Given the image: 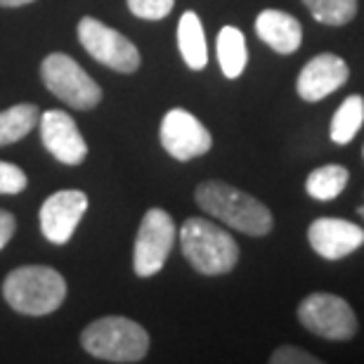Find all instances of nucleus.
<instances>
[{"label":"nucleus","instance_id":"nucleus-1","mask_svg":"<svg viewBox=\"0 0 364 364\" xmlns=\"http://www.w3.org/2000/svg\"><path fill=\"white\" fill-rule=\"evenodd\" d=\"M194 199L203 213L249 237H265L274 228V218L263 201L223 180L201 182L194 192Z\"/></svg>","mask_w":364,"mask_h":364},{"label":"nucleus","instance_id":"nucleus-2","mask_svg":"<svg viewBox=\"0 0 364 364\" xmlns=\"http://www.w3.org/2000/svg\"><path fill=\"white\" fill-rule=\"evenodd\" d=\"M3 296L19 315L43 317L55 312L67 298L64 277L48 265H24L12 270L3 282Z\"/></svg>","mask_w":364,"mask_h":364},{"label":"nucleus","instance_id":"nucleus-3","mask_svg":"<svg viewBox=\"0 0 364 364\" xmlns=\"http://www.w3.org/2000/svg\"><path fill=\"white\" fill-rule=\"evenodd\" d=\"M180 246L187 263L206 277L228 274L239 260V246L230 232L206 218H187L180 230Z\"/></svg>","mask_w":364,"mask_h":364},{"label":"nucleus","instance_id":"nucleus-4","mask_svg":"<svg viewBox=\"0 0 364 364\" xmlns=\"http://www.w3.org/2000/svg\"><path fill=\"white\" fill-rule=\"evenodd\" d=\"M85 353L107 362H140L149 350V333L128 317H100L81 333Z\"/></svg>","mask_w":364,"mask_h":364},{"label":"nucleus","instance_id":"nucleus-5","mask_svg":"<svg viewBox=\"0 0 364 364\" xmlns=\"http://www.w3.org/2000/svg\"><path fill=\"white\" fill-rule=\"evenodd\" d=\"M41 78L46 88L64 105L88 112L102 102V88L74 57L64 53L48 55L41 64Z\"/></svg>","mask_w":364,"mask_h":364},{"label":"nucleus","instance_id":"nucleus-6","mask_svg":"<svg viewBox=\"0 0 364 364\" xmlns=\"http://www.w3.org/2000/svg\"><path fill=\"white\" fill-rule=\"evenodd\" d=\"M298 322L310 333L326 341H350L358 333V317L350 303L326 291L303 298L298 305Z\"/></svg>","mask_w":364,"mask_h":364},{"label":"nucleus","instance_id":"nucleus-7","mask_svg":"<svg viewBox=\"0 0 364 364\" xmlns=\"http://www.w3.org/2000/svg\"><path fill=\"white\" fill-rule=\"evenodd\" d=\"M176 235L178 230L168 210L149 208L144 213L133 249V267L137 277H154L161 272L176 244Z\"/></svg>","mask_w":364,"mask_h":364},{"label":"nucleus","instance_id":"nucleus-8","mask_svg":"<svg viewBox=\"0 0 364 364\" xmlns=\"http://www.w3.org/2000/svg\"><path fill=\"white\" fill-rule=\"evenodd\" d=\"M78 41L92 60L119 74H133L140 69V53L135 43L100 19L83 17L78 21Z\"/></svg>","mask_w":364,"mask_h":364},{"label":"nucleus","instance_id":"nucleus-9","mask_svg":"<svg viewBox=\"0 0 364 364\" xmlns=\"http://www.w3.org/2000/svg\"><path fill=\"white\" fill-rule=\"evenodd\" d=\"M161 144L176 161H192L210 151L213 137L187 109H171L161 121Z\"/></svg>","mask_w":364,"mask_h":364},{"label":"nucleus","instance_id":"nucleus-10","mask_svg":"<svg viewBox=\"0 0 364 364\" xmlns=\"http://www.w3.org/2000/svg\"><path fill=\"white\" fill-rule=\"evenodd\" d=\"M88 210V196L78 189H62L41 206V232L48 242L67 244Z\"/></svg>","mask_w":364,"mask_h":364},{"label":"nucleus","instance_id":"nucleus-11","mask_svg":"<svg viewBox=\"0 0 364 364\" xmlns=\"http://www.w3.org/2000/svg\"><path fill=\"white\" fill-rule=\"evenodd\" d=\"M41 140L50 154L64 166H78L88 156V144L74 119L57 109H50L41 116Z\"/></svg>","mask_w":364,"mask_h":364},{"label":"nucleus","instance_id":"nucleus-12","mask_svg":"<svg viewBox=\"0 0 364 364\" xmlns=\"http://www.w3.org/2000/svg\"><path fill=\"white\" fill-rule=\"evenodd\" d=\"M308 242L324 260H341L364 244V230L343 218H317L308 228Z\"/></svg>","mask_w":364,"mask_h":364},{"label":"nucleus","instance_id":"nucleus-13","mask_svg":"<svg viewBox=\"0 0 364 364\" xmlns=\"http://www.w3.org/2000/svg\"><path fill=\"white\" fill-rule=\"evenodd\" d=\"M350 69L343 57L333 53H322L305 64L298 74L296 90L305 102H319L329 97L331 92H336L341 85L348 83Z\"/></svg>","mask_w":364,"mask_h":364},{"label":"nucleus","instance_id":"nucleus-14","mask_svg":"<svg viewBox=\"0 0 364 364\" xmlns=\"http://www.w3.org/2000/svg\"><path fill=\"white\" fill-rule=\"evenodd\" d=\"M256 33L258 38L267 43L274 53L291 55L301 48L303 41V26L294 14L282 10H263L256 19Z\"/></svg>","mask_w":364,"mask_h":364},{"label":"nucleus","instance_id":"nucleus-15","mask_svg":"<svg viewBox=\"0 0 364 364\" xmlns=\"http://www.w3.org/2000/svg\"><path fill=\"white\" fill-rule=\"evenodd\" d=\"M178 48L182 60L189 69L201 71L208 62V48H206V36H203V26L199 14L187 10L180 17L178 24Z\"/></svg>","mask_w":364,"mask_h":364},{"label":"nucleus","instance_id":"nucleus-16","mask_svg":"<svg viewBox=\"0 0 364 364\" xmlns=\"http://www.w3.org/2000/svg\"><path fill=\"white\" fill-rule=\"evenodd\" d=\"M218 62L228 78H239L249 62L246 38L237 26H223L218 33Z\"/></svg>","mask_w":364,"mask_h":364},{"label":"nucleus","instance_id":"nucleus-17","mask_svg":"<svg viewBox=\"0 0 364 364\" xmlns=\"http://www.w3.org/2000/svg\"><path fill=\"white\" fill-rule=\"evenodd\" d=\"M348 171L346 166L329 164V166H319L305 180V192L317 201H331L343 192L348 185Z\"/></svg>","mask_w":364,"mask_h":364},{"label":"nucleus","instance_id":"nucleus-18","mask_svg":"<svg viewBox=\"0 0 364 364\" xmlns=\"http://www.w3.org/2000/svg\"><path fill=\"white\" fill-rule=\"evenodd\" d=\"M364 123V97L362 95H350L343 100V105L336 109L331 119V142L336 144H348L358 135V130Z\"/></svg>","mask_w":364,"mask_h":364},{"label":"nucleus","instance_id":"nucleus-19","mask_svg":"<svg viewBox=\"0 0 364 364\" xmlns=\"http://www.w3.org/2000/svg\"><path fill=\"white\" fill-rule=\"evenodd\" d=\"M36 121H38L36 105H14L0 112V147L26 137L36 128Z\"/></svg>","mask_w":364,"mask_h":364},{"label":"nucleus","instance_id":"nucleus-20","mask_svg":"<svg viewBox=\"0 0 364 364\" xmlns=\"http://www.w3.org/2000/svg\"><path fill=\"white\" fill-rule=\"evenodd\" d=\"M303 5L326 26H346L358 14V0H303Z\"/></svg>","mask_w":364,"mask_h":364},{"label":"nucleus","instance_id":"nucleus-21","mask_svg":"<svg viewBox=\"0 0 364 364\" xmlns=\"http://www.w3.org/2000/svg\"><path fill=\"white\" fill-rule=\"evenodd\" d=\"M176 0H128V10L140 19H164L168 17Z\"/></svg>","mask_w":364,"mask_h":364},{"label":"nucleus","instance_id":"nucleus-22","mask_svg":"<svg viewBox=\"0 0 364 364\" xmlns=\"http://www.w3.org/2000/svg\"><path fill=\"white\" fill-rule=\"evenodd\" d=\"M26 189V173L14 164L0 161V194H19Z\"/></svg>","mask_w":364,"mask_h":364},{"label":"nucleus","instance_id":"nucleus-23","mask_svg":"<svg viewBox=\"0 0 364 364\" xmlns=\"http://www.w3.org/2000/svg\"><path fill=\"white\" fill-rule=\"evenodd\" d=\"M272 364H319L322 360L315 358V355H310L308 350H303V348H296V346H282L277 348L270 358Z\"/></svg>","mask_w":364,"mask_h":364},{"label":"nucleus","instance_id":"nucleus-24","mask_svg":"<svg viewBox=\"0 0 364 364\" xmlns=\"http://www.w3.org/2000/svg\"><path fill=\"white\" fill-rule=\"evenodd\" d=\"M14 230H17V218H14L10 210H0V251H3L7 242L12 239Z\"/></svg>","mask_w":364,"mask_h":364},{"label":"nucleus","instance_id":"nucleus-25","mask_svg":"<svg viewBox=\"0 0 364 364\" xmlns=\"http://www.w3.org/2000/svg\"><path fill=\"white\" fill-rule=\"evenodd\" d=\"M28 3H33V0H0L3 7H19V5H28Z\"/></svg>","mask_w":364,"mask_h":364},{"label":"nucleus","instance_id":"nucleus-26","mask_svg":"<svg viewBox=\"0 0 364 364\" xmlns=\"http://www.w3.org/2000/svg\"><path fill=\"white\" fill-rule=\"evenodd\" d=\"M360 213H362V215H364V208H360Z\"/></svg>","mask_w":364,"mask_h":364}]
</instances>
